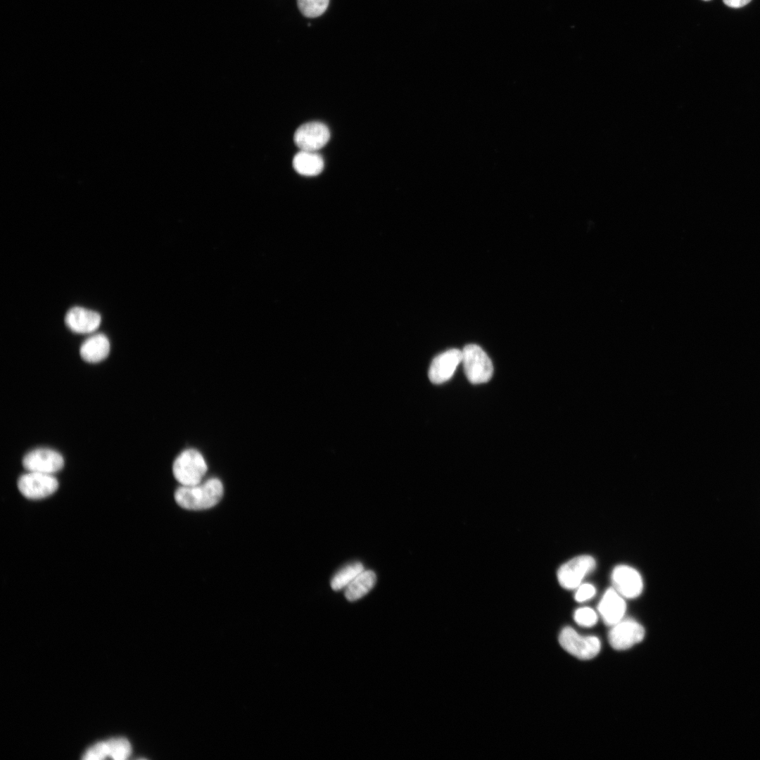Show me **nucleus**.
<instances>
[{
	"label": "nucleus",
	"instance_id": "obj_4",
	"mask_svg": "<svg viewBox=\"0 0 760 760\" xmlns=\"http://www.w3.org/2000/svg\"><path fill=\"white\" fill-rule=\"evenodd\" d=\"M559 642L564 650L580 659L595 657L601 648L598 638L581 635L571 627H565L562 630Z\"/></svg>",
	"mask_w": 760,
	"mask_h": 760
},
{
	"label": "nucleus",
	"instance_id": "obj_7",
	"mask_svg": "<svg viewBox=\"0 0 760 760\" xmlns=\"http://www.w3.org/2000/svg\"><path fill=\"white\" fill-rule=\"evenodd\" d=\"M23 465L29 471L52 474L63 467L64 460L63 456L54 450L39 448L24 456Z\"/></svg>",
	"mask_w": 760,
	"mask_h": 760
},
{
	"label": "nucleus",
	"instance_id": "obj_19",
	"mask_svg": "<svg viewBox=\"0 0 760 760\" xmlns=\"http://www.w3.org/2000/svg\"><path fill=\"white\" fill-rule=\"evenodd\" d=\"M329 0H297L300 12L308 18L321 15L327 10Z\"/></svg>",
	"mask_w": 760,
	"mask_h": 760
},
{
	"label": "nucleus",
	"instance_id": "obj_15",
	"mask_svg": "<svg viewBox=\"0 0 760 760\" xmlns=\"http://www.w3.org/2000/svg\"><path fill=\"white\" fill-rule=\"evenodd\" d=\"M295 170L305 176H314L319 174L324 168L322 158L313 151H300L293 159Z\"/></svg>",
	"mask_w": 760,
	"mask_h": 760
},
{
	"label": "nucleus",
	"instance_id": "obj_5",
	"mask_svg": "<svg viewBox=\"0 0 760 760\" xmlns=\"http://www.w3.org/2000/svg\"><path fill=\"white\" fill-rule=\"evenodd\" d=\"M595 560L590 555L576 557L559 567L558 581L564 588L576 589L585 576L595 569Z\"/></svg>",
	"mask_w": 760,
	"mask_h": 760
},
{
	"label": "nucleus",
	"instance_id": "obj_6",
	"mask_svg": "<svg viewBox=\"0 0 760 760\" xmlns=\"http://www.w3.org/2000/svg\"><path fill=\"white\" fill-rule=\"evenodd\" d=\"M18 488L27 498L41 499L53 494L58 482L51 474L30 471L18 479Z\"/></svg>",
	"mask_w": 760,
	"mask_h": 760
},
{
	"label": "nucleus",
	"instance_id": "obj_11",
	"mask_svg": "<svg viewBox=\"0 0 760 760\" xmlns=\"http://www.w3.org/2000/svg\"><path fill=\"white\" fill-rule=\"evenodd\" d=\"M462 350L456 348L449 349L438 355L430 365L428 374L430 381L439 384L449 380L458 365L462 362Z\"/></svg>",
	"mask_w": 760,
	"mask_h": 760
},
{
	"label": "nucleus",
	"instance_id": "obj_12",
	"mask_svg": "<svg viewBox=\"0 0 760 760\" xmlns=\"http://www.w3.org/2000/svg\"><path fill=\"white\" fill-rule=\"evenodd\" d=\"M101 322V315L93 310L74 307L70 309L65 317L66 326L78 334L91 333L96 330Z\"/></svg>",
	"mask_w": 760,
	"mask_h": 760
},
{
	"label": "nucleus",
	"instance_id": "obj_16",
	"mask_svg": "<svg viewBox=\"0 0 760 760\" xmlns=\"http://www.w3.org/2000/svg\"><path fill=\"white\" fill-rule=\"evenodd\" d=\"M376 581V576L374 571H362L346 588V598L350 602L359 600L369 593L375 585Z\"/></svg>",
	"mask_w": 760,
	"mask_h": 760
},
{
	"label": "nucleus",
	"instance_id": "obj_9",
	"mask_svg": "<svg viewBox=\"0 0 760 760\" xmlns=\"http://www.w3.org/2000/svg\"><path fill=\"white\" fill-rule=\"evenodd\" d=\"M645 636L644 628L632 619H622L614 625L609 633L611 646L617 650H624L640 642Z\"/></svg>",
	"mask_w": 760,
	"mask_h": 760
},
{
	"label": "nucleus",
	"instance_id": "obj_13",
	"mask_svg": "<svg viewBox=\"0 0 760 760\" xmlns=\"http://www.w3.org/2000/svg\"><path fill=\"white\" fill-rule=\"evenodd\" d=\"M597 609L604 623L613 626L623 618L626 609L624 597L614 588H609L602 597Z\"/></svg>",
	"mask_w": 760,
	"mask_h": 760
},
{
	"label": "nucleus",
	"instance_id": "obj_18",
	"mask_svg": "<svg viewBox=\"0 0 760 760\" xmlns=\"http://www.w3.org/2000/svg\"><path fill=\"white\" fill-rule=\"evenodd\" d=\"M108 756L117 760L127 759L131 754V745L125 737H115L106 742Z\"/></svg>",
	"mask_w": 760,
	"mask_h": 760
},
{
	"label": "nucleus",
	"instance_id": "obj_24",
	"mask_svg": "<svg viewBox=\"0 0 760 760\" xmlns=\"http://www.w3.org/2000/svg\"><path fill=\"white\" fill-rule=\"evenodd\" d=\"M704 1H709V0H704Z\"/></svg>",
	"mask_w": 760,
	"mask_h": 760
},
{
	"label": "nucleus",
	"instance_id": "obj_10",
	"mask_svg": "<svg viewBox=\"0 0 760 760\" xmlns=\"http://www.w3.org/2000/svg\"><path fill=\"white\" fill-rule=\"evenodd\" d=\"M614 588L624 598L640 595L643 588L642 579L638 571L628 565L616 566L612 574Z\"/></svg>",
	"mask_w": 760,
	"mask_h": 760
},
{
	"label": "nucleus",
	"instance_id": "obj_8",
	"mask_svg": "<svg viewBox=\"0 0 760 760\" xmlns=\"http://www.w3.org/2000/svg\"><path fill=\"white\" fill-rule=\"evenodd\" d=\"M330 138L328 127L319 122H311L300 125L295 132L293 140L301 151H313L327 144Z\"/></svg>",
	"mask_w": 760,
	"mask_h": 760
},
{
	"label": "nucleus",
	"instance_id": "obj_21",
	"mask_svg": "<svg viewBox=\"0 0 760 760\" xmlns=\"http://www.w3.org/2000/svg\"><path fill=\"white\" fill-rule=\"evenodd\" d=\"M108 756V749L106 742H101L94 745L87 749L84 756V759L100 760Z\"/></svg>",
	"mask_w": 760,
	"mask_h": 760
},
{
	"label": "nucleus",
	"instance_id": "obj_2",
	"mask_svg": "<svg viewBox=\"0 0 760 760\" xmlns=\"http://www.w3.org/2000/svg\"><path fill=\"white\" fill-rule=\"evenodd\" d=\"M208 470L203 455L194 448L186 449L175 458L172 473L182 486H194L201 483Z\"/></svg>",
	"mask_w": 760,
	"mask_h": 760
},
{
	"label": "nucleus",
	"instance_id": "obj_23",
	"mask_svg": "<svg viewBox=\"0 0 760 760\" xmlns=\"http://www.w3.org/2000/svg\"><path fill=\"white\" fill-rule=\"evenodd\" d=\"M724 4L732 8H740L747 5L751 0H723Z\"/></svg>",
	"mask_w": 760,
	"mask_h": 760
},
{
	"label": "nucleus",
	"instance_id": "obj_17",
	"mask_svg": "<svg viewBox=\"0 0 760 760\" xmlns=\"http://www.w3.org/2000/svg\"><path fill=\"white\" fill-rule=\"evenodd\" d=\"M364 570L362 564L359 562L346 565L333 576L331 581V588L334 590L346 588Z\"/></svg>",
	"mask_w": 760,
	"mask_h": 760
},
{
	"label": "nucleus",
	"instance_id": "obj_22",
	"mask_svg": "<svg viewBox=\"0 0 760 760\" xmlns=\"http://www.w3.org/2000/svg\"><path fill=\"white\" fill-rule=\"evenodd\" d=\"M575 593V600L581 602L591 599L595 594V588L590 583L581 584Z\"/></svg>",
	"mask_w": 760,
	"mask_h": 760
},
{
	"label": "nucleus",
	"instance_id": "obj_20",
	"mask_svg": "<svg viewBox=\"0 0 760 760\" xmlns=\"http://www.w3.org/2000/svg\"><path fill=\"white\" fill-rule=\"evenodd\" d=\"M574 619L581 626L591 627L597 623V614L590 607H581L575 611Z\"/></svg>",
	"mask_w": 760,
	"mask_h": 760
},
{
	"label": "nucleus",
	"instance_id": "obj_3",
	"mask_svg": "<svg viewBox=\"0 0 760 760\" xmlns=\"http://www.w3.org/2000/svg\"><path fill=\"white\" fill-rule=\"evenodd\" d=\"M462 362L468 380L472 384L488 381L493 372V363L483 350L476 344L467 345L463 350Z\"/></svg>",
	"mask_w": 760,
	"mask_h": 760
},
{
	"label": "nucleus",
	"instance_id": "obj_1",
	"mask_svg": "<svg viewBox=\"0 0 760 760\" xmlns=\"http://www.w3.org/2000/svg\"><path fill=\"white\" fill-rule=\"evenodd\" d=\"M223 486L217 478H211L194 486H182L175 493L177 503L189 510H202L216 505L223 495Z\"/></svg>",
	"mask_w": 760,
	"mask_h": 760
},
{
	"label": "nucleus",
	"instance_id": "obj_14",
	"mask_svg": "<svg viewBox=\"0 0 760 760\" xmlns=\"http://www.w3.org/2000/svg\"><path fill=\"white\" fill-rule=\"evenodd\" d=\"M110 351V342L103 334H96L87 338L80 346L81 357L86 362L96 363L106 358Z\"/></svg>",
	"mask_w": 760,
	"mask_h": 760
}]
</instances>
